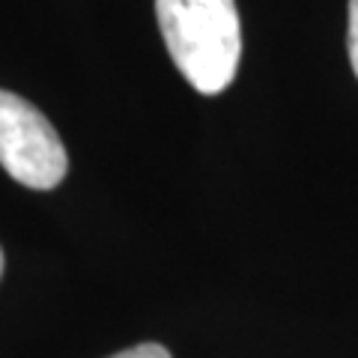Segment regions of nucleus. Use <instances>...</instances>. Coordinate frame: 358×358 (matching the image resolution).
Wrapping results in <instances>:
<instances>
[{
    "label": "nucleus",
    "mask_w": 358,
    "mask_h": 358,
    "mask_svg": "<svg viewBox=\"0 0 358 358\" xmlns=\"http://www.w3.org/2000/svg\"><path fill=\"white\" fill-rule=\"evenodd\" d=\"M155 18L185 81L203 96L224 93L242 57L236 0H155Z\"/></svg>",
    "instance_id": "obj_1"
},
{
    "label": "nucleus",
    "mask_w": 358,
    "mask_h": 358,
    "mask_svg": "<svg viewBox=\"0 0 358 358\" xmlns=\"http://www.w3.org/2000/svg\"><path fill=\"white\" fill-rule=\"evenodd\" d=\"M110 358H171V352H167L162 343H138V346H131V350H122Z\"/></svg>",
    "instance_id": "obj_4"
},
{
    "label": "nucleus",
    "mask_w": 358,
    "mask_h": 358,
    "mask_svg": "<svg viewBox=\"0 0 358 358\" xmlns=\"http://www.w3.org/2000/svg\"><path fill=\"white\" fill-rule=\"evenodd\" d=\"M0 164L15 182L51 192L69 171V155L57 129L39 108L0 90Z\"/></svg>",
    "instance_id": "obj_2"
},
{
    "label": "nucleus",
    "mask_w": 358,
    "mask_h": 358,
    "mask_svg": "<svg viewBox=\"0 0 358 358\" xmlns=\"http://www.w3.org/2000/svg\"><path fill=\"white\" fill-rule=\"evenodd\" d=\"M0 275H3V251H0Z\"/></svg>",
    "instance_id": "obj_5"
},
{
    "label": "nucleus",
    "mask_w": 358,
    "mask_h": 358,
    "mask_svg": "<svg viewBox=\"0 0 358 358\" xmlns=\"http://www.w3.org/2000/svg\"><path fill=\"white\" fill-rule=\"evenodd\" d=\"M346 48H350V63L358 78V0H350V33H346Z\"/></svg>",
    "instance_id": "obj_3"
}]
</instances>
